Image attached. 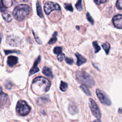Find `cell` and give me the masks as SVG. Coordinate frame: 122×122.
Listing matches in <instances>:
<instances>
[{
    "instance_id": "obj_1",
    "label": "cell",
    "mask_w": 122,
    "mask_h": 122,
    "mask_svg": "<svg viewBox=\"0 0 122 122\" xmlns=\"http://www.w3.org/2000/svg\"><path fill=\"white\" fill-rule=\"evenodd\" d=\"M51 86L50 81L43 77H38L34 79L31 84V89L37 94H42L48 92Z\"/></svg>"
},
{
    "instance_id": "obj_2",
    "label": "cell",
    "mask_w": 122,
    "mask_h": 122,
    "mask_svg": "<svg viewBox=\"0 0 122 122\" xmlns=\"http://www.w3.org/2000/svg\"><path fill=\"white\" fill-rule=\"evenodd\" d=\"M30 12V7L27 4H22L15 7L12 14L16 20L20 21L25 18L29 14Z\"/></svg>"
},
{
    "instance_id": "obj_3",
    "label": "cell",
    "mask_w": 122,
    "mask_h": 122,
    "mask_svg": "<svg viewBox=\"0 0 122 122\" xmlns=\"http://www.w3.org/2000/svg\"><path fill=\"white\" fill-rule=\"evenodd\" d=\"M78 81L83 85L90 87L94 85L95 82L92 77L87 72L83 71H79L76 74Z\"/></svg>"
},
{
    "instance_id": "obj_4",
    "label": "cell",
    "mask_w": 122,
    "mask_h": 122,
    "mask_svg": "<svg viewBox=\"0 0 122 122\" xmlns=\"http://www.w3.org/2000/svg\"><path fill=\"white\" fill-rule=\"evenodd\" d=\"M30 111V107L26 102L23 100L19 101L16 105V111L21 116L27 115Z\"/></svg>"
},
{
    "instance_id": "obj_5",
    "label": "cell",
    "mask_w": 122,
    "mask_h": 122,
    "mask_svg": "<svg viewBox=\"0 0 122 122\" xmlns=\"http://www.w3.org/2000/svg\"><path fill=\"white\" fill-rule=\"evenodd\" d=\"M96 94L100 102L102 104L107 106H109L111 104V101L110 98L102 91L99 89H97L96 90Z\"/></svg>"
},
{
    "instance_id": "obj_6",
    "label": "cell",
    "mask_w": 122,
    "mask_h": 122,
    "mask_svg": "<svg viewBox=\"0 0 122 122\" xmlns=\"http://www.w3.org/2000/svg\"><path fill=\"white\" fill-rule=\"evenodd\" d=\"M89 106L92 114L99 120L101 118L100 110L96 102L91 98L89 99Z\"/></svg>"
},
{
    "instance_id": "obj_7",
    "label": "cell",
    "mask_w": 122,
    "mask_h": 122,
    "mask_svg": "<svg viewBox=\"0 0 122 122\" xmlns=\"http://www.w3.org/2000/svg\"><path fill=\"white\" fill-rule=\"evenodd\" d=\"M60 10L61 8L57 3L47 1L44 6V10L47 14H49L53 10Z\"/></svg>"
},
{
    "instance_id": "obj_8",
    "label": "cell",
    "mask_w": 122,
    "mask_h": 122,
    "mask_svg": "<svg viewBox=\"0 0 122 122\" xmlns=\"http://www.w3.org/2000/svg\"><path fill=\"white\" fill-rule=\"evenodd\" d=\"M114 26L118 29H122V15L118 14L115 16L112 19Z\"/></svg>"
},
{
    "instance_id": "obj_9",
    "label": "cell",
    "mask_w": 122,
    "mask_h": 122,
    "mask_svg": "<svg viewBox=\"0 0 122 122\" xmlns=\"http://www.w3.org/2000/svg\"><path fill=\"white\" fill-rule=\"evenodd\" d=\"M7 42L11 46H17L19 45L20 41L19 38L16 36H10L7 39Z\"/></svg>"
},
{
    "instance_id": "obj_10",
    "label": "cell",
    "mask_w": 122,
    "mask_h": 122,
    "mask_svg": "<svg viewBox=\"0 0 122 122\" xmlns=\"http://www.w3.org/2000/svg\"><path fill=\"white\" fill-rule=\"evenodd\" d=\"M40 61H41V57L39 56L37 58V59L35 60V61H34V63L33 64L32 67L30 71V72H29L30 76L31 75L39 71V69L37 66H38V64H39V63L40 62Z\"/></svg>"
},
{
    "instance_id": "obj_11",
    "label": "cell",
    "mask_w": 122,
    "mask_h": 122,
    "mask_svg": "<svg viewBox=\"0 0 122 122\" xmlns=\"http://www.w3.org/2000/svg\"><path fill=\"white\" fill-rule=\"evenodd\" d=\"M8 100V95L3 92L1 87H0V105H2L6 103Z\"/></svg>"
},
{
    "instance_id": "obj_12",
    "label": "cell",
    "mask_w": 122,
    "mask_h": 122,
    "mask_svg": "<svg viewBox=\"0 0 122 122\" xmlns=\"http://www.w3.org/2000/svg\"><path fill=\"white\" fill-rule=\"evenodd\" d=\"M18 58L14 56H10L8 57L7 63L9 66L10 67H13L16 65L18 62Z\"/></svg>"
},
{
    "instance_id": "obj_13",
    "label": "cell",
    "mask_w": 122,
    "mask_h": 122,
    "mask_svg": "<svg viewBox=\"0 0 122 122\" xmlns=\"http://www.w3.org/2000/svg\"><path fill=\"white\" fill-rule=\"evenodd\" d=\"M75 56L77 58V62L76 64L78 66H81L82 64L86 62V59H85L83 56L77 52L75 53Z\"/></svg>"
},
{
    "instance_id": "obj_14",
    "label": "cell",
    "mask_w": 122,
    "mask_h": 122,
    "mask_svg": "<svg viewBox=\"0 0 122 122\" xmlns=\"http://www.w3.org/2000/svg\"><path fill=\"white\" fill-rule=\"evenodd\" d=\"M68 111L72 115H74L78 112V110L76 105L75 104L70 103L68 106Z\"/></svg>"
},
{
    "instance_id": "obj_15",
    "label": "cell",
    "mask_w": 122,
    "mask_h": 122,
    "mask_svg": "<svg viewBox=\"0 0 122 122\" xmlns=\"http://www.w3.org/2000/svg\"><path fill=\"white\" fill-rule=\"evenodd\" d=\"M2 16L3 19L7 22H10L12 20V15L9 11H5L2 12Z\"/></svg>"
},
{
    "instance_id": "obj_16",
    "label": "cell",
    "mask_w": 122,
    "mask_h": 122,
    "mask_svg": "<svg viewBox=\"0 0 122 122\" xmlns=\"http://www.w3.org/2000/svg\"><path fill=\"white\" fill-rule=\"evenodd\" d=\"M42 73L46 76L51 77V78H53V75L52 74V71L51 70L47 67H44L43 69H42Z\"/></svg>"
},
{
    "instance_id": "obj_17",
    "label": "cell",
    "mask_w": 122,
    "mask_h": 122,
    "mask_svg": "<svg viewBox=\"0 0 122 122\" xmlns=\"http://www.w3.org/2000/svg\"><path fill=\"white\" fill-rule=\"evenodd\" d=\"M36 9H37V14L38 15V16L41 18H42L43 16V15L42 9L40 4V3L38 1H37L36 2Z\"/></svg>"
},
{
    "instance_id": "obj_18",
    "label": "cell",
    "mask_w": 122,
    "mask_h": 122,
    "mask_svg": "<svg viewBox=\"0 0 122 122\" xmlns=\"http://www.w3.org/2000/svg\"><path fill=\"white\" fill-rule=\"evenodd\" d=\"M80 88L88 96H90L91 95V93L90 91V90H89V89L87 88V87L83 84H82L80 86Z\"/></svg>"
},
{
    "instance_id": "obj_19",
    "label": "cell",
    "mask_w": 122,
    "mask_h": 122,
    "mask_svg": "<svg viewBox=\"0 0 122 122\" xmlns=\"http://www.w3.org/2000/svg\"><path fill=\"white\" fill-rule=\"evenodd\" d=\"M57 32L56 31H55L53 33V34H52V36L51 38L49 41L48 43L50 44H53L55 43L57 40Z\"/></svg>"
},
{
    "instance_id": "obj_20",
    "label": "cell",
    "mask_w": 122,
    "mask_h": 122,
    "mask_svg": "<svg viewBox=\"0 0 122 122\" xmlns=\"http://www.w3.org/2000/svg\"><path fill=\"white\" fill-rule=\"evenodd\" d=\"M102 48L104 50V51H105L106 53L108 54L109 52V50L110 49V45L108 42H105L104 43H102Z\"/></svg>"
},
{
    "instance_id": "obj_21",
    "label": "cell",
    "mask_w": 122,
    "mask_h": 122,
    "mask_svg": "<svg viewBox=\"0 0 122 122\" xmlns=\"http://www.w3.org/2000/svg\"><path fill=\"white\" fill-rule=\"evenodd\" d=\"M67 88H68V84L63 81H61L60 86V90L61 91L64 92L67 90Z\"/></svg>"
},
{
    "instance_id": "obj_22",
    "label": "cell",
    "mask_w": 122,
    "mask_h": 122,
    "mask_svg": "<svg viewBox=\"0 0 122 122\" xmlns=\"http://www.w3.org/2000/svg\"><path fill=\"white\" fill-rule=\"evenodd\" d=\"M92 45L94 49L95 50V53H97L98 52H99L100 50H101V47H100V46L98 45L97 41H94L92 42Z\"/></svg>"
},
{
    "instance_id": "obj_23",
    "label": "cell",
    "mask_w": 122,
    "mask_h": 122,
    "mask_svg": "<svg viewBox=\"0 0 122 122\" xmlns=\"http://www.w3.org/2000/svg\"><path fill=\"white\" fill-rule=\"evenodd\" d=\"M75 7H76V9H77V10H78L79 11H81L82 9V6L81 5V1L78 0L75 4Z\"/></svg>"
},
{
    "instance_id": "obj_24",
    "label": "cell",
    "mask_w": 122,
    "mask_h": 122,
    "mask_svg": "<svg viewBox=\"0 0 122 122\" xmlns=\"http://www.w3.org/2000/svg\"><path fill=\"white\" fill-rule=\"evenodd\" d=\"M62 51V48L61 47H56L54 48L53 52L55 54H59L61 53Z\"/></svg>"
},
{
    "instance_id": "obj_25",
    "label": "cell",
    "mask_w": 122,
    "mask_h": 122,
    "mask_svg": "<svg viewBox=\"0 0 122 122\" xmlns=\"http://www.w3.org/2000/svg\"><path fill=\"white\" fill-rule=\"evenodd\" d=\"M64 7L66 10H69L70 11H73V8L71 4L70 3H65Z\"/></svg>"
},
{
    "instance_id": "obj_26",
    "label": "cell",
    "mask_w": 122,
    "mask_h": 122,
    "mask_svg": "<svg viewBox=\"0 0 122 122\" xmlns=\"http://www.w3.org/2000/svg\"><path fill=\"white\" fill-rule=\"evenodd\" d=\"M4 86L7 89H10L11 88L12 84V83L9 81H7L4 83Z\"/></svg>"
},
{
    "instance_id": "obj_27",
    "label": "cell",
    "mask_w": 122,
    "mask_h": 122,
    "mask_svg": "<svg viewBox=\"0 0 122 122\" xmlns=\"http://www.w3.org/2000/svg\"><path fill=\"white\" fill-rule=\"evenodd\" d=\"M2 3L6 8L10 6L12 4V1L11 0H2Z\"/></svg>"
},
{
    "instance_id": "obj_28",
    "label": "cell",
    "mask_w": 122,
    "mask_h": 122,
    "mask_svg": "<svg viewBox=\"0 0 122 122\" xmlns=\"http://www.w3.org/2000/svg\"><path fill=\"white\" fill-rule=\"evenodd\" d=\"M86 18H87V19L88 20L92 25H93L94 24V20H93L92 18V16H91V15L90 14V13L89 12H87V14H86Z\"/></svg>"
},
{
    "instance_id": "obj_29",
    "label": "cell",
    "mask_w": 122,
    "mask_h": 122,
    "mask_svg": "<svg viewBox=\"0 0 122 122\" xmlns=\"http://www.w3.org/2000/svg\"><path fill=\"white\" fill-rule=\"evenodd\" d=\"M116 7L119 10H122V0H118L116 2Z\"/></svg>"
},
{
    "instance_id": "obj_30",
    "label": "cell",
    "mask_w": 122,
    "mask_h": 122,
    "mask_svg": "<svg viewBox=\"0 0 122 122\" xmlns=\"http://www.w3.org/2000/svg\"><path fill=\"white\" fill-rule=\"evenodd\" d=\"M65 57V54L63 53H61L59 54L57 56V59L60 61H62Z\"/></svg>"
},
{
    "instance_id": "obj_31",
    "label": "cell",
    "mask_w": 122,
    "mask_h": 122,
    "mask_svg": "<svg viewBox=\"0 0 122 122\" xmlns=\"http://www.w3.org/2000/svg\"><path fill=\"white\" fill-rule=\"evenodd\" d=\"M7 8H6L2 3V0H0V11L4 12L6 10Z\"/></svg>"
},
{
    "instance_id": "obj_32",
    "label": "cell",
    "mask_w": 122,
    "mask_h": 122,
    "mask_svg": "<svg viewBox=\"0 0 122 122\" xmlns=\"http://www.w3.org/2000/svg\"><path fill=\"white\" fill-rule=\"evenodd\" d=\"M65 61L67 63L69 64H72L73 62V61L72 59L71 58H69L68 57H66L65 59Z\"/></svg>"
},
{
    "instance_id": "obj_33",
    "label": "cell",
    "mask_w": 122,
    "mask_h": 122,
    "mask_svg": "<svg viewBox=\"0 0 122 122\" xmlns=\"http://www.w3.org/2000/svg\"><path fill=\"white\" fill-rule=\"evenodd\" d=\"M32 32H33V35H34V38H35V40L36 41H37V42L38 43H39V44H41V40H40V39L39 38V37L35 34V33L33 32V31H32Z\"/></svg>"
},
{
    "instance_id": "obj_34",
    "label": "cell",
    "mask_w": 122,
    "mask_h": 122,
    "mask_svg": "<svg viewBox=\"0 0 122 122\" xmlns=\"http://www.w3.org/2000/svg\"><path fill=\"white\" fill-rule=\"evenodd\" d=\"M107 0H94V2L98 5H99L101 3H105V2H106Z\"/></svg>"
},
{
    "instance_id": "obj_35",
    "label": "cell",
    "mask_w": 122,
    "mask_h": 122,
    "mask_svg": "<svg viewBox=\"0 0 122 122\" xmlns=\"http://www.w3.org/2000/svg\"><path fill=\"white\" fill-rule=\"evenodd\" d=\"M118 112H119V113L122 114V108H120L118 109Z\"/></svg>"
},
{
    "instance_id": "obj_36",
    "label": "cell",
    "mask_w": 122,
    "mask_h": 122,
    "mask_svg": "<svg viewBox=\"0 0 122 122\" xmlns=\"http://www.w3.org/2000/svg\"><path fill=\"white\" fill-rule=\"evenodd\" d=\"M92 122H101L100 121V120H95Z\"/></svg>"
},
{
    "instance_id": "obj_37",
    "label": "cell",
    "mask_w": 122,
    "mask_h": 122,
    "mask_svg": "<svg viewBox=\"0 0 122 122\" xmlns=\"http://www.w3.org/2000/svg\"><path fill=\"white\" fill-rule=\"evenodd\" d=\"M1 38H2V35L1 34H0V41L1 40Z\"/></svg>"
},
{
    "instance_id": "obj_38",
    "label": "cell",
    "mask_w": 122,
    "mask_h": 122,
    "mask_svg": "<svg viewBox=\"0 0 122 122\" xmlns=\"http://www.w3.org/2000/svg\"><path fill=\"white\" fill-rule=\"evenodd\" d=\"M1 109H2V105H0V110Z\"/></svg>"
}]
</instances>
